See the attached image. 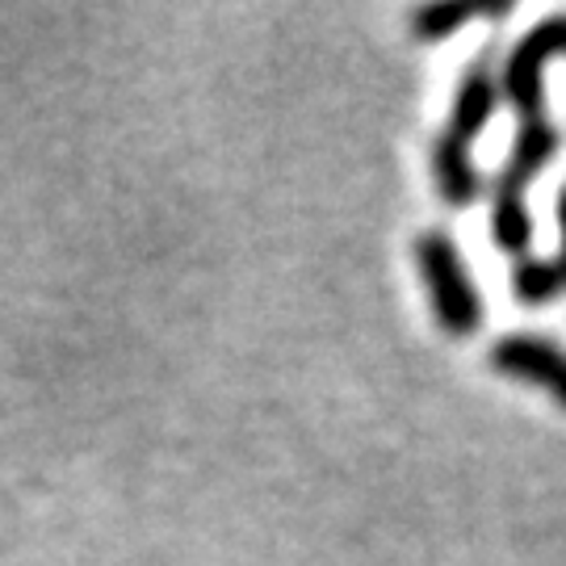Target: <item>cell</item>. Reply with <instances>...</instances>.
<instances>
[{
  "label": "cell",
  "instance_id": "cell-1",
  "mask_svg": "<svg viewBox=\"0 0 566 566\" xmlns=\"http://www.w3.org/2000/svg\"><path fill=\"white\" fill-rule=\"evenodd\" d=\"M554 55H566V13L537 21L525 39L512 46L504 67L507 97L521 109V135L507 151L504 172L495 181V206H491L495 243L504 252H525L528 240H533L525 189L558 151V130H554V122L546 114V63Z\"/></svg>",
  "mask_w": 566,
  "mask_h": 566
},
{
  "label": "cell",
  "instance_id": "cell-2",
  "mask_svg": "<svg viewBox=\"0 0 566 566\" xmlns=\"http://www.w3.org/2000/svg\"><path fill=\"white\" fill-rule=\"evenodd\" d=\"M495 102H500V88H495V72H491V60L479 55V60L465 67L462 88H458V102H453V114H449L446 130L437 139V151H432V172H437V189L453 210H465V206L479 198V168L470 160V147L479 139L491 114H495Z\"/></svg>",
  "mask_w": 566,
  "mask_h": 566
},
{
  "label": "cell",
  "instance_id": "cell-3",
  "mask_svg": "<svg viewBox=\"0 0 566 566\" xmlns=\"http://www.w3.org/2000/svg\"><path fill=\"white\" fill-rule=\"evenodd\" d=\"M416 264L424 273L437 324L446 327L449 336H474L483 327V294L470 282V269H465L453 235L437 231V227L420 231L416 235Z\"/></svg>",
  "mask_w": 566,
  "mask_h": 566
},
{
  "label": "cell",
  "instance_id": "cell-4",
  "mask_svg": "<svg viewBox=\"0 0 566 566\" xmlns=\"http://www.w3.org/2000/svg\"><path fill=\"white\" fill-rule=\"evenodd\" d=\"M491 365L507 374V378H521L549 390L558 403L566 407V353L558 344H549L537 332H512L491 344Z\"/></svg>",
  "mask_w": 566,
  "mask_h": 566
},
{
  "label": "cell",
  "instance_id": "cell-5",
  "mask_svg": "<svg viewBox=\"0 0 566 566\" xmlns=\"http://www.w3.org/2000/svg\"><path fill=\"white\" fill-rule=\"evenodd\" d=\"M558 223H563V252L554 261H525L512 273V290L521 303H549L566 294V189L558 193Z\"/></svg>",
  "mask_w": 566,
  "mask_h": 566
},
{
  "label": "cell",
  "instance_id": "cell-6",
  "mask_svg": "<svg viewBox=\"0 0 566 566\" xmlns=\"http://www.w3.org/2000/svg\"><path fill=\"white\" fill-rule=\"evenodd\" d=\"M479 13L483 18H500V13H507V4H420L411 13V30H416V39L437 42L453 34L462 21L479 18Z\"/></svg>",
  "mask_w": 566,
  "mask_h": 566
}]
</instances>
